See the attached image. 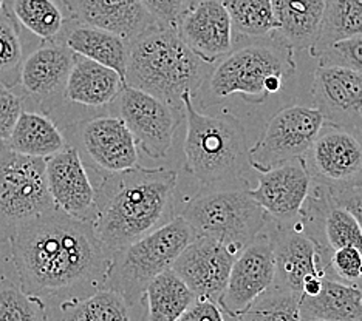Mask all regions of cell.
Here are the masks:
<instances>
[{"label":"cell","instance_id":"4dcf8cb0","mask_svg":"<svg viewBox=\"0 0 362 321\" xmlns=\"http://www.w3.org/2000/svg\"><path fill=\"white\" fill-rule=\"evenodd\" d=\"M231 19L233 31L246 39L274 35L277 23L271 0H221Z\"/></svg>","mask_w":362,"mask_h":321},{"label":"cell","instance_id":"7c38bea8","mask_svg":"<svg viewBox=\"0 0 362 321\" xmlns=\"http://www.w3.org/2000/svg\"><path fill=\"white\" fill-rule=\"evenodd\" d=\"M115 116L122 119L134 135L138 148L152 159H163L174 144L178 118L175 107L149 93L124 87L110 104Z\"/></svg>","mask_w":362,"mask_h":321},{"label":"cell","instance_id":"f546056e","mask_svg":"<svg viewBox=\"0 0 362 321\" xmlns=\"http://www.w3.org/2000/svg\"><path fill=\"white\" fill-rule=\"evenodd\" d=\"M59 315L61 321H132L127 301L110 289L64 300Z\"/></svg>","mask_w":362,"mask_h":321},{"label":"cell","instance_id":"d4e9b609","mask_svg":"<svg viewBox=\"0 0 362 321\" xmlns=\"http://www.w3.org/2000/svg\"><path fill=\"white\" fill-rule=\"evenodd\" d=\"M277 23L274 35L291 49H310L316 45L322 0H271Z\"/></svg>","mask_w":362,"mask_h":321},{"label":"cell","instance_id":"2e32d148","mask_svg":"<svg viewBox=\"0 0 362 321\" xmlns=\"http://www.w3.org/2000/svg\"><path fill=\"white\" fill-rule=\"evenodd\" d=\"M313 101L327 126L362 139V76L339 67L319 65L313 74Z\"/></svg>","mask_w":362,"mask_h":321},{"label":"cell","instance_id":"7402d4cb","mask_svg":"<svg viewBox=\"0 0 362 321\" xmlns=\"http://www.w3.org/2000/svg\"><path fill=\"white\" fill-rule=\"evenodd\" d=\"M126 87L119 74L104 65L75 54L64 90V102L86 109H104Z\"/></svg>","mask_w":362,"mask_h":321},{"label":"cell","instance_id":"d6986e66","mask_svg":"<svg viewBox=\"0 0 362 321\" xmlns=\"http://www.w3.org/2000/svg\"><path fill=\"white\" fill-rule=\"evenodd\" d=\"M237 255L231 247L216 240L195 236L180 253L172 270L183 279L197 298L218 303Z\"/></svg>","mask_w":362,"mask_h":321},{"label":"cell","instance_id":"74e56055","mask_svg":"<svg viewBox=\"0 0 362 321\" xmlns=\"http://www.w3.org/2000/svg\"><path fill=\"white\" fill-rule=\"evenodd\" d=\"M146 11L160 28H177L187 0H141Z\"/></svg>","mask_w":362,"mask_h":321},{"label":"cell","instance_id":"8fae6325","mask_svg":"<svg viewBox=\"0 0 362 321\" xmlns=\"http://www.w3.org/2000/svg\"><path fill=\"white\" fill-rule=\"evenodd\" d=\"M75 53L62 40L42 42L23 59L19 82L14 87L28 111L54 119L64 109V90Z\"/></svg>","mask_w":362,"mask_h":321},{"label":"cell","instance_id":"7bdbcfd3","mask_svg":"<svg viewBox=\"0 0 362 321\" xmlns=\"http://www.w3.org/2000/svg\"><path fill=\"white\" fill-rule=\"evenodd\" d=\"M358 286H359V289H361V292H362V279L358 283Z\"/></svg>","mask_w":362,"mask_h":321},{"label":"cell","instance_id":"83f0119b","mask_svg":"<svg viewBox=\"0 0 362 321\" xmlns=\"http://www.w3.org/2000/svg\"><path fill=\"white\" fill-rule=\"evenodd\" d=\"M2 13L42 42L59 40L67 27L65 16L54 0H4Z\"/></svg>","mask_w":362,"mask_h":321},{"label":"cell","instance_id":"52a82bcc","mask_svg":"<svg viewBox=\"0 0 362 321\" xmlns=\"http://www.w3.org/2000/svg\"><path fill=\"white\" fill-rule=\"evenodd\" d=\"M296 70L293 49L285 45L252 44L226 54L208 78L212 102L238 95L250 104H262L277 95Z\"/></svg>","mask_w":362,"mask_h":321},{"label":"cell","instance_id":"4fadbf2b","mask_svg":"<svg viewBox=\"0 0 362 321\" xmlns=\"http://www.w3.org/2000/svg\"><path fill=\"white\" fill-rule=\"evenodd\" d=\"M302 161L317 186L332 190L362 187V139L347 130L325 123Z\"/></svg>","mask_w":362,"mask_h":321},{"label":"cell","instance_id":"4316f807","mask_svg":"<svg viewBox=\"0 0 362 321\" xmlns=\"http://www.w3.org/2000/svg\"><path fill=\"white\" fill-rule=\"evenodd\" d=\"M143 300L146 301L143 321H177L192 306L197 296L183 279L169 269L152 279Z\"/></svg>","mask_w":362,"mask_h":321},{"label":"cell","instance_id":"277c9868","mask_svg":"<svg viewBox=\"0 0 362 321\" xmlns=\"http://www.w3.org/2000/svg\"><path fill=\"white\" fill-rule=\"evenodd\" d=\"M203 65L175 28L155 27L129 42L126 87L177 107L183 93L200 85Z\"/></svg>","mask_w":362,"mask_h":321},{"label":"cell","instance_id":"8d00e7d4","mask_svg":"<svg viewBox=\"0 0 362 321\" xmlns=\"http://www.w3.org/2000/svg\"><path fill=\"white\" fill-rule=\"evenodd\" d=\"M23 110L25 107L22 96L14 88L0 85V139L2 141H8Z\"/></svg>","mask_w":362,"mask_h":321},{"label":"cell","instance_id":"836d02e7","mask_svg":"<svg viewBox=\"0 0 362 321\" xmlns=\"http://www.w3.org/2000/svg\"><path fill=\"white\" fill-rule=\"evenodd\" d=\"M21 31L6 14L0 13V85L10 88L18 85L22 63L25 59Z\"/></svg>","mask_w":362,"mask_h":321},{"label":"cell","instance_id":"ffe728a7","mask_svg":"<svg viewBox=\"0 0 362 321\" xmlns=\"http://www.w3.org/2000/svg\"><path fill=\"white\" fill-rule=\"evenodd\" d=\"M313 179L302 159L257 171V187L250 196L279 224H290L300 217L313 188Z\"/></svg>","mask_w":362,"mask_h":321},{"label":"cell","instance_id":"e575fe53","mask_svg":"<svg viewBox=\"0 0 362 321\" xmlns=\"http://www.w3.org/2000/svg\"><path fill=\"white\" fill-rule=\"evenodd\" d=\"M317 57L319 65L345 68L362 76V36L336 42L325 48Z\"/></svg>","mask_w":362,"mask_h":321},{"label":"cell","instance_id":"5b68a950","mask_svg":"<svg viewBox=\"0 0 362 321\" xmlns=\"http://www.w3.org/2000/svg\"><path fill=\"white\" fill-rule=\"evenodd\" d=\"M195 236L211 238L240 253L263 232L268 213L250 196V187L212 186L195 193L181 212Z\"/></svg>","mask_w":362,"mask_h":321},{"label":"cell","instance_id":"60d3db41","mask_svg":"<svg viewBox=\"0 0 362 321\" xmlns=\"http://www.w3.org/2000/svg\"><path fill=\"white\" fill-rule=\"evenodd\" d=\"M10 152H11V150H10V148H8L6 143L2 141V139H0V166H2V162L5 161V158H6L8 153H10Z\"/></svg>","mask_w":362,"mask_h":321},{"label":"cell","instance_id":"1f68e13d","mask_svg":"<svg viewBox=\"0 0 362 321\" xmlns=\"http://www.w3.org/2000/svg\"><path fill=\"white\" fill-rule=\"evenodd\" d=\"M300 296L273 284L240 317L231 321H302Z\"/></svg>","mask_w":362,"mask_h":321},{"label":"cell","instance_id":"ac0fdd59","mask_svg":"<svg viewBox=\"0 0 362 321\" xmlns=\"http://www.w3.org/2000/svg\"><path fill=\"white\" fill-rule=\"evenodd\" d=\"M45 181L56 209L92 224L96 215V188L75 147L67 145L45 161Z\"/></svg>","mask_w":362,"mask_h":321},{"label":"cell","instance_id":"e0dca14e","mask_svg":"<svg viewBox=\"0 0 362 321\" xmlns=\"http://www.w3.org/2000/svg\"><path fill=\"white\" fill-rule=\"evenodd\" d=\"M175 30L204 63H216L233 52L234 31L221 0H192L181 13Z\"/></svg>","mask_w":362,"mask_h":321},{"label":"cell","instance_id":"ba28073f","mask_svg":"<svg viewBox=\"0 0 362 321\" xmlns=\"http://www.w3.org/2000/svg\"><path fill=\"white\" fill-rule=\"evenodd\" d=\"M45 161L10 152L0 166V243H10L23 226L56 207L47 188Z\"/></svg>","mask_w":362,"mask_h":321},{"label":"cell","instance_id":"30bf717a","mask_svg":"<svg viewBox=\"0 0 362 321\" xmlns=\"http://www.w3.org/2000/svg\"><path fill=\"white\" fill-rule=\"evenodd\" d=\"M324 126L316 107H285L269 119L259 141L250 148L251 169L263 171L302 159Z\"/></svg>","mask_w":362,"mask_h":321},{"label":"cell","instance_id":"d6a6232c","mask_svg":"<svg viewBox=\"0 0 362 321\" xmlns=\"http://www.w3.org/2000/svg\"><path fill=\"white\" fill-rule=\"evenodd\" d=\"M0 321H48L44 298L0 278Z\"/></svg>","mask_w":362,"mask_h":321},{"label":"cell","instance_id":"8992f818","mask_svg":"<svg viewBox=\"0 0 362 321\" xmlns=\"http://www.w3.org/2000/svg\"><path fill=\"white\" fill-rule=\"evenodd\" d=\"M194 238L192 229L183 218H172L152 234L112 253L103 289L118 292L130 308L135 306L143 300L152 279L172 269Z\"/></svg>","mask_w":362,"mask_h":321},{"label":"cell","instance_id":"9c48e42d","mask_svg":"<svg viewBox=\"0 0 362 321\" xmlns=\"http://www.w3.org/2000/svg\"><path fill=\"white\" fill-rule=\"evenodd\" d=\"M62 131L67 144L76 148L84 164L104 175L139 166L135 138L115 114L71 122Z\"/></svg>","mask_w":362,"mask_h":321},{"label":"cell","instance_id":"9a60e30c","mask_svg":"<svg viewBox=\"0 0 362 321\" xmlns=\"http://www.w3.org/2000/svg\"><path fill=\"white\" fill-rule=\"evenodd\" d=\"M271 235L274 243L276 286L300 296L303 287L313 279L332 278L327 253L298 221L279 224Z\"/></svg>","mask_w":362,"mask_h":321},{"label":"cell","instance_id":"5bb4252c","mask_svg":"<svg viewBox=\"0 0 362 321\" xmlns=\"http://www.w3.org/2000/svg\"><path fill=\"white\" fill-rule=\"evenodd\" d=\"M276 261L273 235L262 232L237 255L218 308L229 318L240 317L274 284Z\"/></svg>","mask_w":362,"mask_h":321},{"label":"cell","instance_id":"484cf974","mask_svg":"<svg viewBox=\"0 0 362 321\" xmlns=\"http://www.w3.org/2000/svg\"><path fill=\"white\" fill-rule=\"evenodd\" d=\"M11 152L48 159L67 147L62 128L44 113L23 110L6 141Z\"/></svg>","mask_w":362,"mask_h":321},{"label":"cell","instance_id":"ab89813d","mask_svg":"<svg viewBox=\"0 0 362 321\" xmlns=\"http://www.w3.org/2000/svg\"><path fill=\"white\" fill-rule=\"evenodd\" d=\"M328 192H330L334 202L342 205L344 209H347L356 218L362 232V187L344 188V190H332V188H328Z\"/></svg>","mask_w":362,"mask_h":321},{"label":"cell","instance_id":"f1b7e54d","mask_svg":"<svg viewBox=\"0 0 362 321\" xmlns=\"http://www.w3.org/2000/svg\"><path fill=\"white\" fill-rule=\"evenodd\" d=\"M362 36V0H324L316 45L313 56L345 39Z\"/></svg>","mask_w":362,"mask_h":321},{"label":"cell","instance_id":"ee69618b","mask_svg":"<svg viewBox=\"0 0 362 321\" xmlns=\"http://www.w3.org/2000/svg\"><path fill=\"white\" fill-rule=\"evenodd\" d=\"M322 2H324V0H322Z\"/></svg>","mask_w":362,"mask_h":321},{"label":"cell","instance_id":"d590c367","mask_svg":"<svg viewBox=\"0 0 362 321\" xmlns=\"http://www.w3.org/2000/svg\"><path fill=\"white\" fill-rule=\"evenodd\" d=\"M332 278L344 283L358 284L362 279V250L356 247H341L328 258Z\"/></svg>","mask_w":362,"mask_h":321},{"label":"cell","instance_id":"603a6c76","mask_svg":"<svg viewBox=\"0 0 362 321\" xmlns=\"http://www.w3.org/2000/svg\"><path fill=\"white\" fill-rule=\"evenodd\" d=\"M59 40L75 54L84 56L90 61L115 70L126 82L129 59V42L126 39L110 31L71 20L67 22Z\"/></svg>","mask_w":362,"mask_h":321},{"label":"cell","instance_id":"b9f144b4","mask_svg":"<svg viewBox=\"0 0 362 321\" xmlns=\"http://www.w3.org/2000/svg\"><path fill=\"white\" fill-rule=\"evenodd\" d=\"M2 5H4V0H0V13H2Z\"/></svg>","mask_w":362,"mask_h":321},{"label":"cell","instance_id":"f35d334b","mask_svg":"<svg viewBox=\"0 0 362 321\" xmlns=\"http://www.w3.org/2000/svg\"><path fill=\"white\" fill-rule=\"evenodd\" d=\"M177 321H226V318L217 303L197 298Z\"/></svg>","mask_w":362,"mask_h":321},{"label":"cell","instance_id":"7a4b0ae2","mask_svg":"<svg viewBox=\"0 0 362 321\" xmlns=\"http://www.w3.org/2000/svg\"><path fill=\"white\" fill-rule=\"evenodd\" d=\"M178 173L135 167L104 175L96 188L92 222L98 240L110 253L124 249L172 219Z\"/></svg>","mask_w":362,"mask_h":321},{"label":"cell","instance_id":"44dd1931","mask_svg":"<svg viewBox=\"0 0 362 321\" xmlns=\"http://www.w3.org/2000/svg\"><path fill=\"white\" fill-rule=\"evenodd\" d=\"M71 20L110 31L127 42L155 28L141 0H62Z\"/></svg>","mask_w":362,"mask_h":321},{"label":"cell","instance_id":"6da1fadb","mask_svg":"<svg viewBox=\"0 0 362 321\" xmlns=\"http://www.w3.org/2000/svg\"><path fill=\"white\" fill-rule=\"evenodd\" d=\"M10 244L22 289L40 298L103 289L112 261L90 222L56 207L23 226Z\"/></svg>","mask_w":362,"mask_h":321},{"label":"cell","instance_id":"3957f363","mask_svg":"<svg viewBox=\"0 0 362 321\" xmlns=\"http://www.w3.org/2000/svg\"><path fill=\"white\" fill-rule=\"evenodd\" d=\"M186 113L185 169L203 187L233 184L250 166V147L243 123L233 113L206 114L195 109L192 93H183Z\"/></svg>","mask_w":362,"mask_h":321},{"label":"cell","instance_id":"cb8c5ba5","mask_svg":"<svg viewBox=\"0 0 362 321\" xmlns=\"http://www.w3.org/2000/svg\"><path fill=\"white\" fill-rule=\"evenodd\" d=\"M302 321H362V292L358 284L324 278L317 293L300 296Z\"/></svg>","mask_w":362,"mask_h":321}]
</instances>
